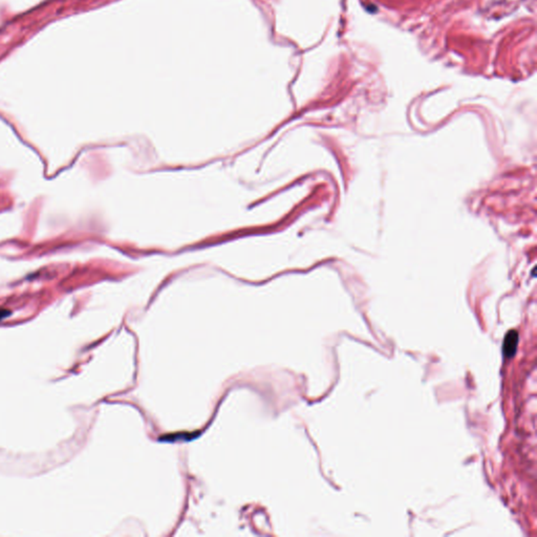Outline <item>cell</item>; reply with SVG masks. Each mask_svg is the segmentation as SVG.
Returning a JSON list of instances; mask_svg holds the SVG:
<instances>
[{"instance_id":"1","label":"cell","mask_w":537,"mask_h":537,"mask_svg":"<svg viewBox=\"0 0 537 537\" xmlns=\"http://www.w3.org/2000/svg\"><path fill=\"white\" fill-rule=\"evenodd\" d=\"M518 341H520V337H518V333L515 329L509 331L505 337L504 345H503V352L506 358L510 359V358L514 357L516 351Z\"/></svg>"},{"instance_id":"2","label":"cell","mask_w":537,"mask_h":537,"mask_svg":"<svg viewBox=\"0 0 537 537\" xmlns=\"http://www.w3.org/2000/svg\"><path fill=\"white\" fill-rule=\"evenodd\" d=\"M11 315V312L6 308H0V320H2Z\"/></svg>"}]
</instances>
